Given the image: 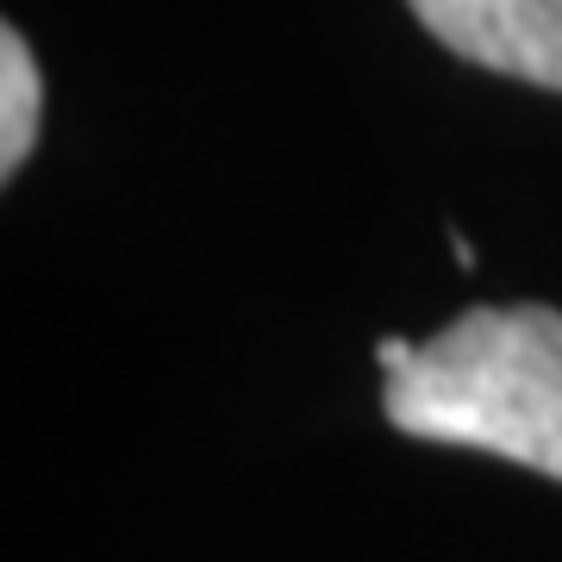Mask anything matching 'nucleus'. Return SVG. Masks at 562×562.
<instances>
[{"label":"nucleus","mask_w":562,"mask_h":562,"mask_svg":"<svg viewBox=\"0 0 562 562\" xmlns=\"http://www.w3.org/2000/svg\"><path fill=\"white\" fill-rule=\"evenodd\" d=\"M394 431L525 462L562 482V313L469 306L382 369Z\"/></svg>","instance_id":"obj_1"},{"label":"nucleus","mask_w":562,"mask_h":562,"mask_svg":"<svg viewBox=\"0 0 562 562\" xmlns=\"http://www.w3.org/2000/svg\"><path fill=\"white\" fill-rule=\"evenodd\" d=\"M406 7L462 63L562 94V0H406Z\"/></svg>","instance_id":"obj_2"},{"label":"nucleus","mask_w":562,"mask_h":562,"mask_svg":"<svg viewBox=\"0 0 562 562\" xmlns=\"http://www.w3.org/2000/svg\"><path fill=\"white\" fill-rule=\"evenodd\" d=\"M38 63L25 50V38L7 25L0 32V169L13 176L25 157H32V138H38Z\"/></svg>","instance_id":"obj_3"}]
</instances>
